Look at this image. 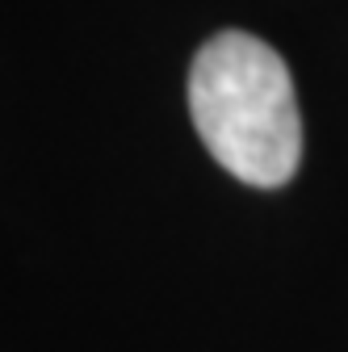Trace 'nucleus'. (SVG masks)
Returning <instances> with one entry per match:
<instances>
[{
    "instance_id": "obj_1",
    "label": "nucleus",
    "mask_w": 348,
    "mask_h": 352,
    "mask_svg": "<svg viewBox=\"0 0 348 352\" xmlns=\"http://www.w3.org/2000/svg\"><path fill=\"white\" fill-rule=\"evenodd\" d=\"M189 113L231 176L281 189L302 160V118L285 59L243 30L214 34L189 67Z\"/></svg>"
}]
</instances>
